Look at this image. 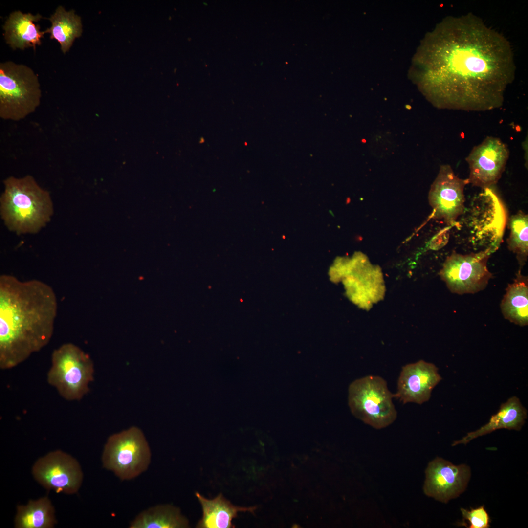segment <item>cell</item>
Returning a JSON list of instances; mask_svg holds the SVG:
<instances>
[{
  "label": "cell",
  "instance_id": "cell-1",
  "mask_svg": "<svg viewBox=\"0 0 528 528\" xmlns=\"http://www.w3.org/2000/svg\"><path fill=\"white\" fill-rule=\"evenodd\" d=\"M415 61L420 89L440 108H499L514 77L509 43L471 14L444 19L423 40Z\"/></svg>",
  "mask_w": 528,
  "mask_h": 528
},
{
  "label": "cell",
  "instance_id": "cell-2",
  "mask_svg": "<svg viewBox=\"0 0 528 528\" xmlns=\"http://www.w3.org/2000/svg\"><path fill=\"white\" fill-rule=\"evenodd\" d=\"M58 309L52 288L41 281L0 276V368L15 367L52 338Z\"/></svg>",
  "mask_w": 528,
  "mask_h": 528
},
{
  "label": "cell",
  "instance_id": "cell-3",
  "mask_svg": "<svg viewBox=\"0 0 528 528\" xmlns=\"http://www.w3.org/2000/svg\"><path fill=\"white\" fill-rule=\"evenodd\" d=\"M3 183L0 215L10 231L17 235L34 234L50 221L54 213L51 195L33 176H10Z\"/></svg>",
  "mask_w": 528,
  "mask_h": 528
},
{
  "label": "cell",
  "instance_id": "cell-4",
  "mask_svg": "<svg viewBox=\"0 0 528 528\" xmlns=\"http://www.w3.org/2000/svg\"><path fill=\"white\" fill-rule=\"evenodd\" d=\"M41 90L38 76L22 64L7 61L0 64V117L18 121L39 106Z\"/></svg>",
  "mask_w": 528,
  "mask_h": 528
},
{
  "label": "cell",
  "instance_id": "cell-5",
  "mask_svg": "<svg viewBox=\"0 0 528 528\" xmlns=\"http://www.w3.org/2000/svg\"><path fill=\"white\" fill-rule=\"evenodd\" d=\"M93 374L88 355L77 345L67 343L53 351L47 380L66 400H79L88 393Z\"/></svg>",
  "mask_w": 528,
  "mask_h": 528
},
{
  "label": "cell",
  "instance_id": "cell-6",
  "mask_svg": "<svg viewBox=\"0 0 528 528\" xmlns=\"http://www.w3.org/2000/svg\"><path fill=\"white\" fill-rule=\"evenodd\" d=\"M394 394L381 377L368 375L353 381L348 389V404L352 414L376 429L384 428L396 419Z\"/></svg>",
  "mask_w": 528,
  "mask_h": 528
},
{
  "label": "cell",
  "instance_id": "cell-7",
  "mask_svg": "<svg viewBox=\"0 0 528 528\" xmlns=\"http://www.w3.org/2000/svg\"><path fill=\"white\" fill-rule=\"evenodd\" d=\"M151 452L142 431L136 427L110 436L105 445L103 467L121 480L133 479L145 471Z\"/></svg>",
  "mask_w": 528,
  "mask_h": 528
},
{
  "label": "cell",
  "instance_id": "cell-8",
  "mask_svg": "<svg viewBox=\"0 0 528 528\" xmlns=\"http://www.w3.org/2000/svg\"><path fill=\"white\" fill-rule=\"evenodd\" d=\"M484 190L470 206L466 227L473 243L484 246L485 250L490 249L494 252L502 240L506 223V212L501 200L490 188Z\"/></svg>",
  "mask_w": 528,
  "mask_h": 528
},
{
  "label": "cell",
  "instance_id": "cell-9",
  "mask_svg": "<svg viewBox=\"0 0 528 528\" xmlns=\"http://www.w3.org/2000/svg\"><path fill=\"white\" fill-rule=\"evenodd\" d=\"M492 253L490 249L465 255L453 252L445 260L440 277L453 293L480 291L486 287L492 276L487 265Z\"/></svg>",
  "mask_w": 528,
  "mask_h": 528
},
{
  "label": "cell",
  "instance_id": "cell-10",
  "mask_svg": "<svg viewBox=\"0 0 528 528\" xmlns=\"http://www.w3.org/2000/svg\"><path fill=\"white\" fill-rule=\"evenodd\" d=\"M32 473L44 488L69 494L78 491L83 480L78 462L61 451L50 452L38 459L33 466Z\"/></svg>",
  "mask_w": 528,
  "mask_h": 528
},
{
  "label": "cell",
  "instance_id": "cell-11",
  "mask_svg": "<svg viewBox=\"0 0 528 528\" xmlns=\"http://www.w3.org/2000/svg\"><path fill=\"white\" fill-rule=\"evenodd\" d=\"M509 155L500 139L487 136L473 148L466 160L469 168V183L483 189L490 188L500 178Z\"/></svg>",
  "mask_w": 528,
  "mask_h": 528
},
{
  "label": "cell",
  "instance_id": "cell-12",
  "mask_svg": "<svg viewBox=\"0 0 528 528\" xmlns=\"http://www.w3.org/2000/svg\"><path fill=\"white\" fill-rule=\"evenodd\" d=\"M468 178L458 177L449 165L441 166L428 195L433 216L452 225L464 211V189Z\"/></svg>",
  "mask_w": 528,
  "mask_h": 528
},
{
  "label": "cell",
  "instance_id": "cell-13",
  "mask_svg": "<svg viewBox=\"0 0 528 528\" xmlns=\"http://www.w3.org/2000/svg\"><path fill=\"white\" fill-rule=\"evenodd\" d=\"M342 267L347 277L345 285L348 292L357 304L368 308L372 303L383 297L384 286L381 270L379 267L371 265L365 255H356Z\"/></svg>",
  "mask_w": 528,
  "mask_h": 528
},
{
  "label": "cell",
  "instance_id": "cell-14",
  "mask_svg": "<svg viewBox=\"0 0 528 528\" xmlns=\"http://www.w3.org/2000/svg\"><path fill=\"white\" fill-rule=\"evenodd\" d=\"M425 475L424 494L439 501L447 503L464 490L470 471L466 465H455L437 457L428 463Z\"/></svg>",
  "mask_w": 528,
  "mask_h": 528
},
{
  "label": "cell",
  "instance_id": "cell-15",
  "mask_svg": "<svg viewBox=\"0 0 528 528\" xmlns=\"http://www.w3.org/2000/svg\"><path fill=\"white\" fill-rule=\"evenodd\" d=\"M434 364L419 360L407 364L401 369L394 397L403 404H422L428 401L435 386L442 378Z\"/></svg>",
  "mask_w": 528,
  "mask_h": 528
},
{
  "label": "cell",
  "instance_id": "cell-16",
  "mask_svg": "<svg viewBox=\"0 0 528 528\" xmlns=\"http://www.w3.org/2000/svg\"><path fill=\"white\" fill-rule=\"evenodd\" d=\"M42 16L30 13H23L20 11L11 13L3 26V35L6 42L14 50L32 47L35 50L42 44L44 31L40 30L39 25L35 24Z\"/></svg>",
  "mask_w": 528,
  "mask_h": 528
},
{
  "label": "cell",
  "instance_id": "cell-17",
  "mask_svg": "<svg viewBox=\"0 0 528 528\" xmlns=\"http://www.w3.org/2000/svg\"><path fill=\"white\" fill-rule=\"evenodd\" d=\"M527 411L516 396L510 397L502 403L498 411L492 415L488 423L479 429L467 433L460 440L455 441L452 446L466 444L478 437L500 429L520 430L525 423Z\"/></svg>",
  "mask_w": 528,
  "mask_h": 528
},
{
  "label": "cell",
  "instance_id": "cell-18",
  "mask_svg": "<svg viewBox=\"0 0 528 528\" xmlns=\"http://www.w3.org/2000/svg\"><path fill=\"white\" fill-rule=\"evenodd\" d=\"M202 508V517L198 523V528H235L232 520L239 512L253 511V507L236 506L224 497L221 493L213 499H206L200 493L195 494Z\"/></svg>",
  "mask_w": 528,
  "mask_h": 528
},
{
  "label": "cell",
  "instance_id": "cell-19",
  "mask_svg": "<svg viewBox=\"0 0 528 528\" xmlns=\"http://www.w3.org/2000/svg\"><path fill=\"white\" fill-rule=\"evenodd\" d=\"M504 317L520 326L528 324V278L519 271L514 282L508 285L501 304Z\"/></svg>",
  "mask_w": 528,
  "mask_h": 528
},
{
  "label": "cell",
  "instance_id": "cell-20",
  "mask_svg": "<svg viewBox=\"0 0 528 528\" xmlns=\"http://www.w3.org/2000/svg\"><path fill=\"white\" fill-rule=\"evenodd\" d=\"M48 19L51 25L44 31L45 33H50V39L56 40L62 51L66 54L74 40L82 35L81 17L75 13L74 10L66 11L63 6H59Z\"/></svg>",
  "mask_w": 528,
  "mask_h": 528
},
{
  "label": "cell",
  "instance_id": "cell-21",
  "mask_svg": "<svg viewBox=\"0 0 528 528\" xmlns=\"http://www.w3.org/2000/svg\"><path fill=\"white\" fill-rule=\"evenodd\" d=\"M189 522L179 508L169 504L159 505L138 514L130 525V528H185Z\"/></svg>",
  "mask_w": 528,
  "mask_h": 528
},
{
  "label": "cell",
  "instance_id": "cell-22",
  "mask_svg": "<svg viewBox=\"0 0 528 528\" xmlns=\"http://www.w3.org/2000/svg\"><path fill=\"white\" fill-rule=\"evenodd\" d=\"M54 509L44 497L17 507L15 526L17 528H50L56 523Z\"/></svg>",
  "mask_w": 528,
  "mask_h": 528
},
{
  "label": "cell",
  "instance_id": "cell-23",
  "mask_svg": "<svg viewBox=\"0 0 528 528\" xmlns=\"http://www.w3.org/2000/svg\"><path fill=\"white\" fill-rule=\"evenodd\" d=\"M510 233L507 240L509 249L516 255L520 266H523L528 255V216L519 211L509 220Z\"/></svg>",
  "mask_w": 528,
  "mask_h": 528
},
{
  "label": "cell",
  "instance_id": "cell-24",
  "mask_svg": "<svg viewBox=\"0 0 528 528\" xmlns=\"http://www.w3.org/2000/svg\"><path fill=\"white\" fill-rule=\"evenodd\" d=\"M463 519L468 522L466 527L468 528H488L490 527V519L484 506L467 510L461 509Z\"/></svg>",
  "mask_w": 528,
  "mask_h": 528
}]
</instances>
